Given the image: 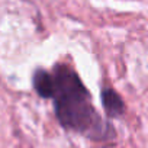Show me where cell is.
Listing matches in <instances>:
<instances>
[{
  "mask_svg": "<svg viewBox=\"0 0 148 148\" xmlns=\"http://www.w3.org/2000/svg\"><path fill=\"white\" fill-rule=\"evenodd\" d=\"M55 80L54 110L60 125L97 142L110 141L116 131L105 122L92 103V96L80 76L67 64H57L52 70Z\"/></svg>",
  "mask_w": 148,
  "mask_h": 148,
  "instance_id": "cell-1",
  "label": "cell"
},
{
  "mask_svg": "<svg viewBox=\"0 0 148 148\" xmlns=\"http://www.w3.org/2000/svg\"><path fill=\"white\" fill-rule=\"evenodd\" d=\"M100 99H102V106H103L105 115L108 118L118 119V118L123 116L126 106H125L123 99L121 97V95L116 90H113L110 87H105L100 93Z\"/></svg>",
  "mask_w": 148,
  "mask_h": 148,
  "instance_id": "cell-2",
  "label": "cell"
},
{
  "mask_svg": "<svg viewBox=\"0 0 148 148\" xmlns=\"http://www.w3.org/2000/svg\"><path fill=\"white\" fill-rule=\"evenodd\" d=\"M34 89L42 99H52L55 93V80L51 73L45 71L44 68H38L32 77Z\"/></svg>",
  "mask_w": 148,
  "mask_h": 148,
  "instance_id": "cell-3",
  "label": "cell"
}]
</instances>
